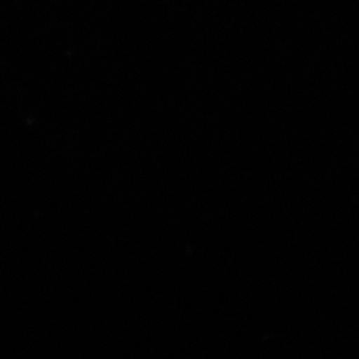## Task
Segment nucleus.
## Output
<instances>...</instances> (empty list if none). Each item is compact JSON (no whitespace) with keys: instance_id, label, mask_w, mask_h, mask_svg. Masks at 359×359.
Listing matches in <instances>:
<instances>
[]
</instances>
